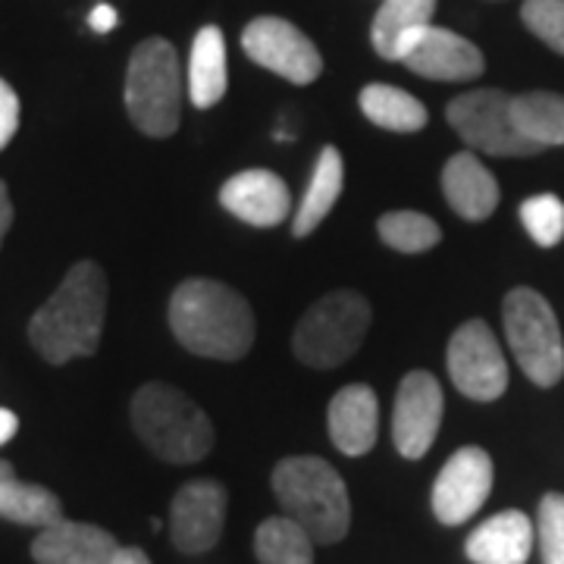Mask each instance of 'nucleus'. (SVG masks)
<instances>
[{
  "label": "nucleus",
  "instance_id": "21",
  "mask_svg": "<svg viewBox=\"0 0 564 564\" xmlns=\"http://www.w3.org/2000/svg\"><path fill=\"white\" fill-rule=\"evenodd\" d=\"M229 69H226V39L217 25H204L192 41L188 69H185V95L198 110H210L226 98Z\"/></svg>",
  "mask_w": 564,
  "mask_h": 564
},
{
  "label": "nucleus",
  "instance_id": "26",
  "mask_svg": "<svg viewBox=\"0 0 564 564\" xmlns=\"http://www.w3.org/2000/svg\"><path fill=\"white\" fill-rule=\"evenodd\" d=\"M0 518L13 521V524L44 530V527L63 521V505L47 486L25 484L20 477H13L3 489V499H0Z\"/></svg>",
  "mask_w": 564,
  "mask_h": 564
},
{
  "label": "nucleus",
  "instance_id": "29",
  "mask_svg": "<svg viewBox=\"0 0 564 564\" xmlns=\"http://www.w3.org/2000/svg\"><path fill=\"white\" fill-rule=\"evenodd\" d=\"M536 543L543 564H564V496L549 492L536 511Z\"/></svg>",
  "mask_w": 564,
  "mask_h": 564
},
{
  "label": "nucleus",
  "instance_id": "28",
  "mask_svg": "<svg viewBox=\"0 0 564 564\" xmlns=\"http://www.w3.org/2000/svg\"><path fill=\"white\" fill-rule=\"evenodd\" d=\"M521 223L540 248H555L564 239V202L558 195H533L521 204Z\"/></svg>",
  "mask_w": 564,
  "mask_h": 564
},
{
  "label": "nucleus",
  "instance_id": "4",
  "mask_svg": "<svg viewBox=\"0 0 564 564\" xmlns=\"http://www.w3.org/2000/svg\"><path fill=\"white\" fill-rule=\"evenodd\" d=\"M132 426L161 462L195 464L214 448V423L182 389L144 383L132 399Z\"/></svg>",
  "mask_w": 564,
  "mask_h": 564
},
{
  "label": "nucleus",
  "instance_id": "32",
  "mask_svg": "<svg viewBox=\"0 0 564 564\" xmlns=\"http://www.w3.org/2000/svg\"><path fill=\"white\" fill-rule=\"evenodd\" d=\"M117 22H120V17H117V10H113L110 3H98V7L91 10V17H88V25H91L98 35H107L110 29H117Z\"/></svg>",
  "mask_w": 564,
  "mask_h": 564
},
{
  "label": "nucleus",
  "instance_id": "10",
  "mask_svg": "<svg viewBox=\"0 0 564 564\" xmlns=\"http://www.w3.org/2000/svg\"><path fill=\"white\" fill-rule=\"evenodd\" d=\"M242 47L251 61L295 85H311L323 73L321 51L299 25L280 17H258L245 25Z\"/></svg>",
  "mask_w": 564,
  "mask_h": 564
},
{
  "label": "nucleus",
  "instance_id": "7",
  "mask_svg": "<svg viewBox=\"0 0 564 564\" xmlns=\"http://www.w3.org/2000/svg\"><path fill=\"white\" fill-rule=\"evenodd\" d=\"M505 336L530 383L555 386L564 377V339L552 304L536 289L518 285L505 295Z\"/></svg>",
  "mask_w": 564,
  "mask_h": 564
},
{
  "label": "nucleus",
  "instance_id": "22",
  "mask_svg": "<svg viewBox=\"0 0 564 564\" xmlns=\"http://www.w3.org/2000/svg\"><path fill=\"white\" fill-rule=\"evenodd\" d=\"M345 185V161L339 148H323L321 158L314 163V176L307 182L299 210L292 214V232L295 239H307L321 226L329 210L336 207Z\"/></svg>",
  "mask_w": 564,
  "mask_h": 564
},
{
  "label": "nucleus",
  "instance_id": "30",
  "mask_svg": "<svg viewBox=\"0 0 564 564\" xmlns=\"http://www.w3.org/2000/svg\"><path fill=\"white\" fill-rule=\"evenodd\" d=\"M521 20L555 54H564V0H524Z\"/></svg>",
  "mask_w": 564,
  "mask_h": 564
},
{
  "label": "nucleus",
  "instance_id": "18",
  "mask_svg": "<svg viewBox=\"0 0 564 564\" xmlns=\"http://www.w3.org/2000/svg\"><path fill=\"white\" fill-rule=\"evenodd\" d=\"M443 195L462 220L484 223L499 207V182L477 161L474 151H462L445 161Z\"/></svg>",
  "mask_w": 564,
  "mask_h": 564
},
{
  "label": "nucleus",
  "instance_id": "20",
  "mask_svg": "<svg viewBox=\"0 0 564 564\" xmlns=\"http://www.w3.org/2000/svg\"><path fill=\"white\" fill-rule=\"evenodd\" d=\"M436 0H383L370 25L373 51L383 61L402 63L423 32L433 25Z\"/></svg>",
  "mask_w": 564,
  "mask_h": 564
},
{
  "label": "nucleus",
  "instance_id": "19",
  "mask_svg": "<svg viewBox=\"0 0 564 564\" xmlns=\"http://www.w3.org/2000/svg\"><path fill=\"white\" fill-rule=\"evenodd\" d=\"M533 540H536V530L530 524V518L524 511L508 508L486 518L484 524L467 536L464 552L474 564H527L533 552Z\"/></svg>",
  "mask_w": 564,
  "mask_h": 564
},
{
  "label": "nucleus",
  "instance_id": "1",
  "mask_svg": "<svg viewBox=\"0 0 564 564\" xmlns=\"http://www.w3.org/2000/svg\"><path fill=\"white\" fill-rule=\"evenodd\" d=\"M107 317V276L95 261L73 263L57 292L29 323V343L47 364H69L98 351Z\"/></svg>",
  "mask_w": 564,
  "mask_h": 564
},
{
  "label": "nucleus",
  "instance_id": "2",
  "mask_svg": "<svg viewBox=\"0 0 564 564\" xmlns=\"http://www.w3.org/2000/svg\"><path fill=\"white\" fill-rule=\"evenodd\" d=\"M170 329L185 351L210 361H239L254 345V311L217 280H185L170 299Z\"/></svg>",
  "mask_w": 564,
  "mask_h": 564
},
{
  "label": "nucleus",
  "instance_id": "9",
  "mask_svg": "<svg viewBox=\"0 0 564 564\" xmlns=\"http://www.w3.org/2000/svg\"><path fill=\"white\" fill-rule=\"evenodd\" d=\"M448 377L455 389L474 402H496L508 389V364L502 345L486 321H467L448 339Z\"/></svg>",
  "mask_w": 564,
  "mask_h": 564
},
{
  "label": "nucleus",
  "instance_id": "35",
  "mask_svg": "<svg viewBox=\"0 0 564 564\" xmlns=\"http://www.w3.org/2000/svg\"><path fill=\"white\" fill-rule=\"evenodd\" d=\"M113 564H151V558L141 549H135V545H122L120 552H117V558H113Z\"/></svg>",
  "mask_w": 564,
  "mask_h": 564
},
{
  "label": "nucleus",
  "instance_id": "8",
  "mask_svg": "<svg viewBox=\"0 0 564 564\" xmlns=\"http://www.w3.org/2000/svg\"><path fill=\"white\" fill-rule=\"evenodd\" d=\"M448 126L462 135L474 151H484L492 158H527L540 154L533 141H527L514 117H511V95L499 88H480L458 95L445 107Z\"/></svg>",
  "mask_w": 564,
  "mask_h": 564
},
{
  "label": "nucleus",
  "instance_id": "12",
  "mask_svg": "<svg viewBox=\"0 0 564 564\" xmlns=\"http://www.w3.org/2000/svg\"><path fill=\"white\" fill-rule=\"evenodd\" d=\"M492 492V458L477 445L458 448L433 484V514L445 527L470 521Z\"/></svg>",
  "mask_w": 564,
  "mask_h": 564
},
{
  "label": "nucleus",
  "instance_id": "15",
  "mask_svg": "<svg viewBox=\"0 0 564 564\" xmlns=\"http://www.w3.org/2000/svg\"><path fill=\"white\" fill-rule=\"evenodd\" d=\"M220 204L248 226L270 229L292 217V192L270 170H245L223 182Z\"/></svg>",
  "mask_w": 564,
  "mask_h": 564
},
{
  "label": "nucleus",
  "instance_id": "5",
  "mask_svg": "<svg viewBox=\"0 0 564 564\" xmlns=\"http://www.w3.org/2000/svg\"><path fill=\"white\" fill-rule=\"evenodd\" d=\"M185 76L176 47L166 39H148L129 57L126 110L132 126L151 139H170L182 120Z\"/></svg>",
  "mask_w": 564,
  "mask_h": 564
},
{
  "label": "nucleus",
  "instance_id": "27",
  "mask_svg": "<svg viewBox=\"0 0 564 564\" xmlns=\"http://www.w3.org/2000/svg\"><path fill=\"white\" fill-rule=\"evenodd\" d=\"M377 232L389 248H395L402 254H423V251L436 248L443 239L440 223L430 220L426 214H417V210H389L377 223Z\"/></svg>",
  "mask_w": 564,
  "mask_h": 564
},
{
  "label": "nucleus",
  "instance_id": "25",
  "mask_svg": "<svg viewBox=\"0 0 564 564\" xmlns=\"http://www.w3.org/2000/svg\"><path fill=\"white\" fill-rule=\"evenodd\" d=\"M314 540L299 521L267 518L254 533V555L261 564H314Z\"/></svg>",
  "mask_w": 564,
  "mask_h": 564
},
{
  "label": "nucleus",
  "instance_id": "13",
  "mask_svg": "<svg viewBox=\"0 0 564 564\" xmlns=\"http://www.w3.org/2000/svg\"><path fill=\"white\" fill-rule=\"evenodd\" d=\"M226 489L217 480H192L170 502V536L185 555L210 552L223 536Z\"/></svg>",
  "mask_w": 564,
  "mask_h": 564
},
{
  "label": "nucleus",
  "instance_id": "14",
  "mask_svg": "<svg viewBox=\"0 0 564 564\" xmlns=\"http://www.w3.org/2000/svg\"><path fill=\"white\" fill-rule=\"evenodd\" d=\"M402 63L414 76L433 82H474L486 69L484 54L474 41L440 25H430Z\"/></svg>",
  "mask_w": 564,
  "mask_h": 564
},
{
  "label": "nucleus",
  "instance_id": "31",
  "mask_svg": "<svg viewBox=\"0 0 564 564\" xmlns=\"http://www.w3.org/2000/svg\"><path fill=\"white\" fill-rule=\"evenodd\" d=\"M20 129V98L10 88V82L0 79V151L17 139Z\"/></svg>",
  "mask_w": 564,
  "mask_h": 564
},
{
  "label": "nucleus",
  "instance_id": "17",
  "mask_svg": "<svg viewBox=\"0 0 564 564\" xmlns=\"http://www.w3.org/2000/svg\"><path fill=\"white\" fill-rule=\"evenodd\" d=\"M326 421H329L333 445L348 458H361L377 445L380 436V402L370 386H345L333 395Z\"/></svg>",
  "mask_w": 564,
  "mask_h": 564
},
{
  "label": "nucleus",
  "instance_id": "33",
  "mask_svg": "<svg viewBox=\"0 0 564 564\" xmlns=\"http://www.w3.org/2000/svg\"><path fill=\"white\" fill-rule=\"evenodd\" d=\"M10 226H13V202H10L7 185H3V180H0V245H3V239H7Z\"/></svg>",
  "mask_w": 564,
  "mask_h": 564
},
{
  "label": "nucleus",
  "instance_id": "6",
  "mask_svg": "<svg viewBox=\"0 0 564 564\" xmlns=\"http://www.w3.org/2000/svg\"><path fill=\"white\" fill-rule=\"evenodd\" d=\"M370 321L373 311L364 295L351 289L329 292L317 304H311L302 323L295 326L292 351L307 367L333 370L361 348Z\"/></svg>",
  "mask_w": 564,
  "mask_h": 564
},
{
  "label": "nucleus",
  "instance_id": "3",
  "mask_svg": "<svg viewBox=\"0 0 564 564\" xmlns=\"http://www.w3.org/2000/svg\"><path fill=\"white\" fill-rule=\"evenodd\" d=\"M270 484L282 511L299 521L314 543L333 545L345 540L351 527V499L333 464L314 455L282 458Z\"/></svg>",
  "mask_w": 564,
  "mask_h": 564
},
{
  "label": "nucleus",
  "instance_id": "24",
  "mask_svg": "<svg viewBox=\"0 0 564 564\" xmlns=\"http://www.w3.org/2000/svg\"><path fill=\"white\" fill-rule=\"evenodd\" d=\"M511 117L518 132L540 151L564 144V98L552 91L511 95Z\"/></svg>",
  "mask_w": 564,
  "mask_h": 564
},
{
  "label": "nucleus",
  "instance_id": "16",
  "mask_svg": "<svg viewBox=\"0 0 564 564\" xmlns=\"http://www.w3.org/2000/svg\"><path fill=\"white\" fill-rule=\"evenodd\" d=\"M122 545L104 527L79 524V521H57L44 527L35 543L32 558L39 564H113Z\"/></svg>",
  "mask_w": 564,
  "mask_h": 564
},
{
  "label": "nucleus",
  "instance_id": "11",
  "mask_svg": "<svg viewBox=\"0 0 564 564\" xmlns=\"http://www.w3.org/2000/svg\"><path fill=\"white\" fill-rule=\"evenodd\" d=\"M443 386L426 370H411L399 386L392 411V443L408 462L423 458L443 426Z\"/></svg>",
  "mask_w": 564,
  "mask_h": 564
},
{
  "label": "nucleus",
  "instance_id": "23",
  "mask_svg": "<svg viewBox=\"0 0 564 564\" xmlns=\"http://www.w3.org/2000/svg\"><path fill=\"white\" fill-rule=\"evenodd\" d=\"M361 113L373 126L389 129V132H421L430 122V110L426 104L417 101L414 95H408L395 85H383V82H370L361 88Z\"/></svg>",
  "mask_w": 564,
  "mask_h": 564
},
{
  "label": "nucleus",
  "instance_id": "34",
  "mask_svg": "<svg viewBox=\"0 0 564 564\" xmlns=\"http://www.w3.org/2000/svg\"><path fill=\"white\" fill-rule=\"evenodd\" d=\"M20 430V417L10 408H0V445H7Z\"/></svg>",
  "mask_w": 564,
  "mask_h": 564
},
{
  "label": "nucleus",
  "instance_id": "36",
  "mask_svg": "<svg viewBox=\"0 0 564 564\" xmlns=\"http://www.w3.org/2000/svg\"><path fill=\"white\" fill-rule=\"evenodd\" d=\"M13 477H17V474H13V464L0 462V499H3V489H7V484H10Z\"/></svg>",
  "mask_w": 564,
  "mask_h": 564
}]
</instances>
